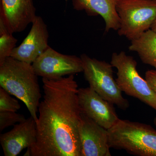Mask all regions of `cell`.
I'll return each mask as SVG.
<instances>
[{
    "label": "cell",
    "instance_id": "cell-1",
    "mask_svg": "<svg viewBox=\"0 0 156 156\" xmlns=\"http://www.w3.org/2000/svg\"><path fill=\"white\" fill-rule=\"evenodd\" d=\"M42 82L36 142L24 156H81V111L74 75L56 80L42 78Z\"/></svg>",
    "mask_w": 156,
    "mask_h": 156
},
{
    "label": "cell",
    "instance_id": "cell-2",
    "mask_svg": "<svg viewBox=\"0 0 156 156\" xmlns=\"http://www.w3.org/2000/svg\"><path fill=\"white\" fill-rule=\"evenodd\" d=\"M32 65L11 56L0 64V86L24 103L37 122L41 98V89Z\"/></svg>",
    "mask_w": 156,
    "mask_h": 156
},
{
    "label": "cell",
    "instance_id": "cell-3",
    "mask_svg": "<svg viewBox=\"0 0 156 156\" xmlns=\"http://www.w3.org/2000/svg\"><path fill=\"white\" fill-rule=\"evenodd\" d=\"M111 148L138 156H156V130L147 124L119 119L108 129Z\"/></svg>",
    "mask_w": 156,
    "mask_h": 156
},
{
    "label": "cell",
    "instance_id": "cell-4",
    "mask_svg": "<svg viewBox=\"0 0 156 156\" xmlns=\"http://www.w3.org/2000/svg\"><path fill=\"white\" fill-rule=\"evenodd\" d=\"M84 77L89 87L105 100L122 110L129 107L128 100L123 97L122 91L114 78L113 66L110 63L83 54Z\"/></svg>",
    "mask_w": 156,
    "mask_h": 156
},
{
    "label": "cell",
    "instance_id": "cell-5",
    "mask_svg": "<svg viewBox=\"0 0 156 156\" xmlns=\"http://www.w3.org/2000/svg\"><path fill=\"white\" fill-rule=\"evenodd\" d=\"M118 34L130 41L150 29L156 20L155 0H118Z\"/></svg>",
    "mask_w": 156,
    "mask_h": 156
},
{
    "label": "cell",
    "instance_id": "cell-6",
    "mask_svg": "<svg viewBox=\"0 0 156 156\" xmlns=\"http://www.w3.org/2000/svg\"><path fill=\"white\" fill-rule=\"evenodd\" d=\"M111 64L117 69L115 79L121 91L135 98L156 111V95L136 69L137 62L124 51L114 53Z\"/></svg>",
    "mask_w": 156,
    "mask_h": 156
},
{
    "label": "cell",
    "instance_id": "cell-7",
    "mask_svg": "<svg viewBox=\"0 0 156 156\" xmlns=\"http://www.w3.org/2000/svg\"><path fill=\"white\" fill-rule=\"evenodd\" d=\"M32 65L37 75L49 80L60 79L83 71L80 57L62 54L50 46Z\"/></svg>",
    "mask_w": 156,
    "mask_h": 156
},
{
    "label": "cell",
    "instance_id": "cell-8",
    "mask_svg": "<svg viewBox=\"0 0 156 156\" xmlns=\"http://www.w3.org/2000/svg\"><path fill=\"white\" fill-rule=\"evenodd\" d=\"M78 95L81 112L101 127L108 130L119 120L114 105L90 87L79 89Z\"/></svg>",
    "mask_w": 156,
    "mask_h": 156
},
{
    "label": "cell",
    "instance_id": "cell-9",
    "mask_svg": "<svg viewBox=\"0 0 156 156\" xmlns=\"http://www.w3.org/2000/svg\"><path fill=\"white\" fill-rule=\"evenodd\" d=\"M81 156H111L108 130L81 112L79 126Z\"/></svg>",
    "mask_w": 156,
    "mask_h": 156
},
{
    "label": "cell",
    "instance_id": "cell-10",
    "mask_svg": "<svg viewBox=\"0 0 156 156\" xmlns=\"http://www.w3.org/2000/svg\"><path fill=\"white\" fill-rule=\"evenodd\" d=\"M31 24L28 34L18 47L14 48L10 56L32 64L49 46L48 27L43 18L37 16Z\"/></svg>",
    "mask_w": 156,
    "mask_h": 156
},
{
    "label": "cell",
    "instance_id": "cell-11",
    "mask_svg": "<svg viewBox=\"0 0 156 156\" xmlns=\"http://www.w3.org/2000/svg\"><path fill=\"white\" fill-rule=\"evenodd\" d=\"M36 140V122L31 116L14 125L11 131L0 135L5 156L18 155L24 149L33 146Z\"/></svg>",
    "mask_w": 156,
    "mask_h": 156
},
{
    "label": "cell",
    "instance_id": "cell-12",
    "mask_svg": "<svg viewBox=\"0 0 156 156\" xmlns=\"http://www.w3.org/2000/svg\"><path fill=\"white\" fill-rule=\"evenodd\" d=\"M36 12L34 0H1L0 15L13 33L25 30L36 17Z\"/></svg>",
    "mask_w": 156,
    "mask_h": 156
},
{
    "label": "cell",
    "instance_id": "cell-13",
    "mask_svg": "<svg viewBox=\"0 0 156 156\" xmlns=\"http://www.w3.org/2000/svg\"><path fill=\"white\" fill-rule=\"evenodd\" d=\"M74 9L85 11L89 15H100L105 22V32L118 30L120 18L117 13L118 0H72Z\"/></svg>",
    "mask_w": 156,
    "mask_h": 156
},
{
    "label": "cell",
    "instance_id": "cell-14",
    "mask_svg": "<svg viewBox=\"0 0 156 156\" xmlns=\"http://www.w3.org/2000/svg\"><path fill=\"white\" fill-rule=\"evenodd\" d=\"M131 41L129 50L136 52L144 63L156 70V32L150 29Z\"/></svg>",
    "mask_w": 156,
    "mask_h": 156
},
{
    "label": "cell",
    "instance_id": "cell-15",
    "mask_svg": "<svg viewBox=\"0 0 156 156\" xmlns=\"http://www.w3.org/2000/svg\"><path fill=\"white\" fill-rule=\"evenodd\" d=\"M2 15H0V64L11 56L16 47L17 40Z\"/></svg>",
    "mask_w": 156,
    "mask_h": 156
},
{
    "label": "cell",
    "instance_id": "cell-16",
    "mask_svg": "<svg viewBox=\"0 0 156 156\" xmlns=\"http://www.w3.org/2000/svg\"><path fill=\"white\" fill-rule=\"evenodd\" d=\"M26 119L23 115L16 112L0 111V131L14 126L17 123L23 122Z\"/></svg>",
    "mask_w": 156,
    "mask_h": 156
},
{
    "label": "cell",
    "instance_id": "cell-17",
    "mask_svg": "<svg viewBox=\"0 0 156 156\" xmlns=\"http://www.w3.org/2000/svg\"><path fill=\"white\" fill-rule=\"evenodd\" d=\"M21 108L18 101L5 89L0 88V111L16 112Z\"/></svg>",
    "mask_w": 156,
    "mask_h": 156
},
{
    "label": "cell",
    "instance_id": "cell-18",
    "mask_svg": "<svg viewBox=\"0 0 156 156\" xmlns=\"http://www.w3.org/2000/svg\"><path fill=\"white\" fill-rule=\"evenodd\" d=\"M145 79L151 89L156 95V70H148L145 73Z\"/></svg>",
    "mask_w": 156,
    "mask_h": 156
},
{
    "label": "cell",
    "instance_id": "cell-19",
    "mask_svg": "<svg viewBox=\"0 0 156 156\" xmlns=\"http://www.w3.org/2000/svg\"><path fill=\"white\" fill-rule=\"evenodd\" d=\"M151 29L152 30H154V31L156 32V20H155L153 24L151 26Z\"/></svg>",
    "mask_w": 156,
    "mask_h": 156
},
{
    "label": "cell",
    "instance_id": "cell-20",
    "mask_svg": "<svg viewBox=\"0 0 156 156\" xmlns=\"http://www.w3.org/2000/svg\"><path fill=\"white\" fill-rule=\"evenodd\" d=\"M154 124L155 126L156 127V117L154 118Z\"/></svg>",
    "mask_w": 156,
    "mask_h": 156
},
{
    "label": "cell",
    "instance_id": "cell-21",
    "mask_svg": "<svg viewBox=\"0 0 156 156\" xmlns=\"http://www.w3.org/2000/svg\"><path fill=\"white\" fill-rule=\"evenodd\" d=\"M65 1H67V0H65Z\"/></svg>",
    "mask_w": 156,
    "mask_h": 156
},
{
    "label": "cell",
    "instance_id": "cell-22",
    "mask_svg": "<svg viewBox=\"0 0 156 156\" xmlns=\"http://www.w3.org/2000/svg\"><path fill=\"white\" fill-rule=\"evenodd\" d=\"M155 1H156V0H155Z\"/></svg>",
    "mask_w": 156,
    "mask_h": 156
}]
</instances>
